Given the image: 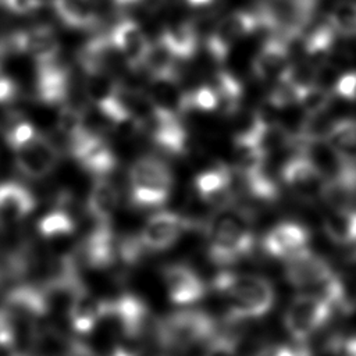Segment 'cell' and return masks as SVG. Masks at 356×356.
Here are the masks:
<instances>
[{
  "mask_svg": "<svg viewBox=\"0 0 356 356\" xmlns=\"http://www.w3.org/2000/svg\"><path fill=\"white\" fill-rule=\"evenodd\" d=\"M203 228L207 257L216 266L235 264L250 256L254 249L253 216L236 203L216 209Z\"/></svg>",
  "mask_w": 356,
  "mask_h": 356,
  "instance_id": "cell-1",
  "label": "cell"
},
{
  "mask_svg": "<svg viewBox=\"0 0 356 356\" xmlns=\"http://www.w3.org/2000/svg\"><path fill=\"white\" fill-rule=\"evenodd\" d=\"M210 288L227 300L229 321L261 318L275 303L273 284L254 274L224 270L214 275Z\"/></svg>",
  "mask_w": 356,
  "mask_h": 356,
  "instance_id": "cell-2",
  "label": "cell"
},
{
  "mask_svg": "<svg viewBox=\"0 0 356 356\" xmlns=\"http://www.w3.org/2000/svg\"><path fill=\"white\" fill-rule=\"evenodd\" d=\"M174 189V174L160 157H138L128 170V199L139 210H157L167 203Z\"/></svg>",
  "mask_w": 356,
  "mask_h": 356,
  "instance_id": "cell-3",
  "label": "cell"
},
{
  "mask_svg": "<svg viewBox=\"0 0 356 356\" xmlns=\"http://www.w3.org/2000/svg\"><path fill=\"white\" fill-rule=\"evenodd\" d=\"M217 334L214 318L200 309L175 310L156 325L159 343L170 350H188L207 343Z\"/></svg>",
  "mask_w": 356,
  "mask_h": 356,
  "instance_id": "cell-4",
  "label": "cell"
},
{
  "mask_svg": "<svg viewBox=\"0 0 356 356\" xmlns=\"http://www.w3.org/2000/svg\"><path fill=\"white\" fill-rule=\"evenodd\" d=\"M334 309L316 292H300L284 313V327L293 342L306 343L331 317Z\"/></svg>",
  "mask_w": 356,
  "mask_h": 356,
  "instance_id": "cell-5",
  "label": "cell"
},
{
  "mask_svg": "<svg viewBox=\"0 0 356 356\" xmlns=\"http://www.w3.org/2000/svg\"><path fill=\"white\" fill-rule=\"evenodd\" d=\"M260 26L257 14L248 10H236L221 18L204 38V50L216 64H222L232 46Z\"/></svg>",
  "mask_w": 356,
  "mask_h": 356,
  "instance_id": "cell-6",
  "label": "cell"
},
{
  "mask_svg": "<svg viewBox=\"0 0 356 356\" xmlns=\"http://www.w3.org/2000/svg\"><path fill=\"white\" fill-rule=\"evenodd\" d=\"M67 152L95 178L108 177L117 168V156L104 136L86 127L83 132L70 140Z\"/></svg>",
  "mask_w": 356,
  "mask_h": 356,
  "instance_id": "cell-7",
  "label": "cell"
},
{
  "mask_svg": "<svg viewBox=\"0 0 356 356\" xmlns=\"http://www.w3.org/2000/svg\"><path fill=\"white\" fill-rule=\"evenodd\" d=\"M195 222L175 211L157 210L142 225L138 238L146 252H163L175 245Z\"/></svg>",
  "mask_w": 356,
  "mask_h": 356,
  "instance_id": "cell-8",
  "label": "cell"
},
{
  "mask_svg": "<svg viewBox=\"0 0 356 356\" xmlns=\"http://www.w3.org/2000/svg\"><path fill=\"white\" fill-rule=\"evenodd\" d=\"M281 181L295 196L306 202L321 199L325 179L316 164L299 149H295L281 167Z\"/></svg>",
  "mask_w": 356,
  "mask_h": 356,
  "instance_id": "cell-9",
  "label": "cell"
},
{
  "mask_svg": "<svg viewBox=\"0 0 356 356\" xmlns=\"http://www.w3.org/2000/svg\"><path fill=\"white\" fill-rule=\"evenodd\" d=\"M8 51L28 56L35 64L60 57L61 43L56 31L47 24L17 31L6 40Z\"/></svg>",
  "mask_w": 356,
  "mask_h": 356,
  "instance_id": "cell-10",
  "label": "cell"
},
{
  "mask_svg": "<svg viewBox=\"0 0 356 356\" xmlns=\"http://www.w3.org/2000/svg\"><path fill=\"white\" fill-rule=\"evenodd\" d=\"M284 263L285 280L298 289L314 292L335 274L327 259L314 253L310 248L284 260Z\"/></svg>",
  "mask_w": 356,
  "mask_h": 356,
  "instance_id": "cell-11",
  "label": "cell"
},
{
  "mask_svg": "<svg viewBox=\"0 0 356 356\" xmlns=\"http://www.w3.org/2000/svg\"><path fill=\"white\" fill-rule=\"evenodd\" d=\"M234 177V170L224 163L209 165L196 174L193 179L195 193L213 210L235 203Z\"/></svg>",
  "mask_w": 356,
  "mask_h": 356,
  "instance_id": "cell-12",
  "label": "cell"
},
{
  "mask_svg": "<svg viewBox=\"0 0 356 356\" xmlns=\"http://www.w3.org/2000/svg\"><path fill=\"white\" fill-rule=\"evenodd\" d=\"M161 280L170 302L177 306H191L207 292L203 278L184 263H171L161 268Z\"/></svg>",
  "mask_w": 356,
  "mask_h": 356,
  "instance_id": "cell-13",
  "label": "cell"
},
{
  "mask_svg": "<svg viewBox=\"0 0 356 356\" xmlns=\"http://www.w3.org/2000/svg\"><path fill=\"white\" fill-rule=\"evenodd\" d=\"M18 170L31 178H42L58 164L61 152L50 136L38 132L33 139L13 150Z\"/></svg>",
  "mask_w": 356,
  "mask_h": 356,
  "instance_id": "cell-14",
  "label": "cell"
},
{
  "mask_svg": "<svg viewBox=\"0 0 356 356\" xmlns=\"http://www.w3.org/2000/svg\"><path fill=\"white\" fill-rule=\"evenodd\" d=\"M115 321L120 335L142 338L150 321L147 305L134 293L124 292L107 299V317Z\"/></svg>",
  "mask_w": 356,
  "mask_h": 356,
  "instance_id": "cell-15",
  "label": "cell"
},
{
  "mask_svg": "<svg viewBox=\"0 0 356 356\" xmlns=\"http://www.w3.org/2000/svg\"><path fill=\"white\" fill-rule=\"evenodd\" d=\"M108 38L127 67L135 71L142 70L152 42L138 21L120 19L108 32Z\"/></svg>",
  "mask_w": 356,
  "mask_h": 356,
  "instance_id": "cell-16",
  "label": "cell"
},
{
  "mask_svg": "<svg viewBox=\"0 0 356 356\" xmlns=\"http://www.w3.org/2000/svg\"><path fill=\"white\" fill-rule=\"evenodd\" d=\"M79 254L85 266L95 270H106L118 261V239L111 222H95L93 229L79 246Z\"/></svg>",
  "mask_w": 356,
  "mask_h": 356,
  "instance_id": "cell-17",
  "label": "cell"
},
{
  "mask_svg": "<svg viewBox=\"0 0 356 356\" xmlns=\"http://www.w3.org/2000/svg\"><path fill=\"white\" fill-rule=\"evenodd\" d=\"M309 229L295 221H282L271 227L261 238V249L266 254L286 260L309 248Z\"/></svg>",
  "mask_w": 356,
  "mask_h": 356,
  "instance_id": "cell-18",
  "label": "cell"
},
{
  "mask_svg": "<svg viewBox=\"0 0 356 356\" xmlns=\"http://www.w3.org/2000/svg\"><path fill=\"white\" fill-rule=\"evenodd\" d=\"M292 63L285 40L271 35L256 53L252 61V72L257 79L274 83L288 75Z\"/></svg>",
  "mask_w": 356,
  "mask_h": 356,
  "instance_id": "cell-19",
  "label": "cell"
},
{
  "mask_svg": "<svg viewBox=\"0 0 356 356\" xmlns=\"http://www.w3.org/2000/svg\"><path fill=\"white\" fill-rule=\"evenodd\" d=\"M67 317L78 334L92 332L107 317V299H102L82 288L72 299Z\"/></svg>",
  "mask_w": 356,
  "mask_h": 356,
  "instance_id": "cell-20",
  "label": "cell"
},
{
  "mask_svg": "<svg viewBox=\"0 0 356 356\" xmlns=\"http://www.w3.org/2000/svg\"><path fill=\"white\" fill-rule=\"evenodd\" d=\"M36 206L35 196L18 182L0 184V225L25 218Z\"/></svg>",
  "mask_w": 356,
  "mask_h": 356,
  "instance_id": "cell-21",
  "label": "cell"
},
{
  "mask_svg": "<svg viewBox=\"0 0 356 356\" xmlns=\"http://www.w3.org/2000/svg\"><path fill=\"white\" fill-rule=\"evenodd\" d=\"M120 203V192L108 177L96 178L86 200V211L95 222H111Z\"/></svg>",
  "mask_w": 356,
  "mask_h": 356,
  "instance_id": "cell-22",
  "label": "cell"
},
{
  "mask_svg": "<svg viewBox=\"0 0 356 356\" xmlns=\"http://www.w3.org/2000/svg\"><path fill=\"white\" fill-rule=\"evenodd\" d=\"M51 4L58 19L68 28L93 29L100 22L95 0H53Z\"/></svg>",
  "mask_w": 356,
  "mask_h": 356,
  "instance_id": "cell-23",
  "label": "cell"
},
{
  "mask_svg": "<svg viewBox=\"0 0 356 356\" xmlns=\"http://www.w3.org/2000/svg\"><path fill=\"white\" fill-rule=\"evenodd\" d=\"M160 38L178 60L192 58L200 43L193 19H179L168 24L164 31L160 32Z\"/></svg>",
  "mask_w": 356,
  "mask_h": 356,
  "instance_id": "cell-24",
  "label": "cell"
},
{
  "mask_svg": "<svg viewBox=\"0 0 356 356\" xmlns=\"http://www.w3.org/2000/svg\"><path fill=\"white\" fill-rule=\"evenodd\" d=\"M323 228L327 238L343 248L356 243V209L348 204L335 206L324 217Z\"/></svg>",
  "mask_w": 356,
  "mask_h": 356,
  "instance_id": "cell-25",
  "label": "cell"
},
{
  "mask_svg": "<svg viewBox=\"0 0 356 356\" xmlns=\"http://www.w3.org/2000/svg\"><path fill=\"white\" fill-rule=\"evenodd\" d=\"M213 89L218 97L217 111L231 117L241 108V100L243 93V86L239 79L228 71H216L211 78Z\"/></svg>",
  "mask_w": 356,
  "mask_h": 356,
  "instance_id": "cell-26",
  "label": "cell"
},
{
  "mask_svg": "<svg viewBox=\"0 0 356 356\" xmlns=\"http://www.w3.org/2000/svg\"><path fill=\"white\" fill-rule=\"evenodd\" d=\"M325 140L348 163L356 164V120H334Z\"/></svg>",
  "mask_w": 356,
  "mask_h": 356,
  "instance_id": "cell-27",
  "label": "cell"
},
{
  "mask_svg": "<svg viewBox=\"0 0 356 356\" xmlns=\"http://www.w3.org/2000/svg\"><path fill=\"white\" fill-rule=\"evenodd\" d=\"M327 19L337 35L356 38V0L335 1L327 14Z\"/></svg>",
  "mask_w": 356,
  "mask_h": 356,
  "instance_id": "cell-28",
  "label": "cell"
},
{
  "mask_svg": "<svg viewBox=\"0 0 356 356\" xmlns=\"http://www.w3.org/2000/svg\"><path fill=\"white\" fill-rule=\"evenodd\" d=\"M76 228V222L65 207L58 206L38 222V231L44 238H60L71 235Z\"/></svg>",
  "mask_w": 356,
  "mask_h": 356,
  "instance_id": "cell-29",
  "label": "cell"
},
{
  "mask_svg": "<svg viewBox=\"0 0 356 356\" xmlns=\"http://www.w3.org/2000/svg\"><path fill=\"white\" fill-rule=\"evenodd\" d=\"M331 100H332V95L330 90L321 86L313 85L305 89L299 102V107L306 115L320 114L330 110Z\"/></svg>",
  "mask_w": 356,
  "mask_h": 356,
  "instance_id": "cell-30",
  "label": "cell"
},
{
  "mask_svg": "<svg viewBox=\"0 0 356 356\" xmlns=\"http://www.w3.org/2000/svg\"><path fill=\"white\" fill-rule=\"evenodd\" d=\"M218 97L211 85H200L186 92V111L196 110L202 113L217 111Z\"/></svg>",
  "mask_w": 356,
  "mask_h": 356,
  "instance_id": "cell-31",
  "label": "cell"
},
{
  "mask_svg": "<svg viewBox=\"0 0 356 356\" xmlns=\"http://www.w3.org/2000/svg\"><path fill=\"white\" fill-rule=\"evenodd\" d=\"M38 134L35 127L26 120H14L10 122V127L4 132L7 145L14 150L19 146L29 143L33 136Z\"/></svg>",
  "mask_w": 356,
  "mask_h": 356,
  "instance_id": "cell-32",
  "label": "cell"
},
{
  "mask_svg": "<svg viewBox=\"0 0 356 356\" xmlns=\"http://www.w3.org/2000/svg\"><path fill=\"white\" fill-rule=\"evenodd\" d=\"M203 356H241L238 341L227 334H216L204 348Z\"/></svg>",
  "mask_w": 356,
  "mask_h": 356,
  "instance_id": "cell-33",
  "label": "cell"
},
{
  "mask_svg": "<svg viewBox=\"0 0 356 356\" xmlns=\"http://www.w3.org/2000/svg\"><path fill=\"white\" fill-rule=\"evenodd\" d=\"M253 356H313L307 343H267L259 348Z\"/></svg>",
  "mask_w": 356,
  "mask_h": 356,
  "instance_id": "cell-34",
  "label": "cell"
},
{
  "mask_svg": "<svg viewBox=\"0 0 356 356\" xmlns=\"http://www.w3.org/2000/svg\"><path fill=\"white\" fill-rule=\"evenodd\" d=\"M42 4L43 0H0V7L17 15L31 14L39 10Z\"/></svg>",
  "mask_w": 356,
  "mask_h": 356,
  "instance_id": "cell-35",
  "label": "cell"
},
{
  "mask_svg": "<svg viewBox=\"0 0 356 356\" xmlns=\"http://www.w3.org/2000/svg\"><path fill=\"white\" fill-rule=\"evenodd\" d=\"M355 85H356V72H346V74H342L339 76L334 92L339 97L352 100L353 99V92H355Z\"/></svg>",
  "mask_w": 356,
  "mask_h": 356,
  "instance_id": "cell-36",
  "label": "cell"
},
{
  "mask_svg": "<svg viewBox=\"0 0 356 356\" xmlns=\"http://www.w3.org/2000/svg\"><path fill=\"white\" fill-rule=\"evenodd\" d=\"M18 83L11 76L0 75V104L10 103L18 96Z\"/></svg>",
  "mask_w": 356,
  "mask_h": 356,
  "instance_id": "cell-37",
  "label": "cell"
},
{
  "mask_svg": "<svg viewBox=\"0 0 356 356\" xmlns=\"http://www.w3.org/2000/svg\"><path fill=\"white\" fill-rule=\"evenodd\" d=\"M68 356H99V355L86 343L76 339H71Z\"/></svg>",
  "mask_w": 356,
  "mask_h": 356,
  "instance_id": "cell-38",
  "label": "cell"
},
{
  "mask_svg": "<svg viewBox=\"0 0 356 356\" xmlns=\"http://www.w3.org/2000/svg\"><path fill=\"white\" fill-rule=\"evenodd\" d=\"M191 7H195V8H204L210 4H213L216 0H185Z\"/></svg>",
  "mask_w": 356,
  "mask_h": 356,
  "instance_id": "cell-39",
  "label": "cell"
},
{
  "mask_svg": "<svg viewBox=\"0 0 356 356\" xmlns=\"http://www.w3.org/2000/svg\"><path fill=\"white\" fill-rule=\"evenodd\" d=\"M7 53H8V47H7V43H6V40L0 39V70H1L3 64H4V60H6V56H7Z\"/></svg>",
  "mask_w": 356,
  "mask_h": 356,
  "instance_id": "cell-40",
  "label": "cell"
},
{
  "mask_svg": "<svg viewBox=\"0 0 356 356\" xmlns=\"http://www.w3.org/2000/svg\"><path fill=\"white\" fill-rule=\"evenodd\" d=\"M114 4H117V6H120V7H128V6H134V4H136L138 1H140V0H111Z\"/></svg>",
  "mask_w": 356,
  "mask_h": 356,
  "instance_id": "cell-41",
  "label": "cell"
},
{
  "mask_svg": "<svg viewBox=\"0 0 356 356\" xmlns=\"http://www.w3.org/2000/svg\"><path fill=\"white\" fill-rule=\"evenodd\" d=\"M353 102H356V85H355V92H353Z\"/></svg>",
  "mask_w": 356,
  "mask_h": 356,
  "instance_id": "cell-42",
  "label": "cell"
}]
</instances>
